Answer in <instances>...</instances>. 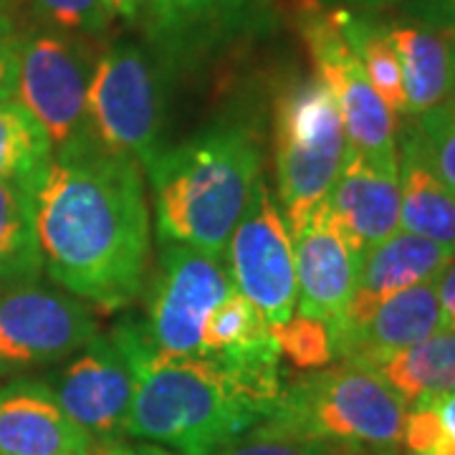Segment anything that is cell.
<instances>
[{
  "label": "cell",
  "instance_id": "cell-6",
  "mask_svg": "<svg viewBox=\"0 0 455 455\" xmlns=\"http://www.w3.org/2000/svg\"><path fill=\"white\" fill-rule=\"evenodd\" d=\"M89 140L147 172L163 152V82L137 44H114L94 61L86 92Z\"/></svg>",
  "mask_w": 455,
  "mask_h": 455
},
{
  "label": "cell",
  "instance_id": "cell-3",
  "mask_svg": "<svg viewBox=\"0 0 455 455\" xmlns=\"http://www.w3.org/2000/svg\"><path fill=\"white\" fill-rule=\"evenodd\" d=\"M160 243L226 253L260 185V149L243 124H218L147 167Z\"/></svg>",
  "mask_w": 455,
  "mask_h": 455
},
{
  "label": "cell",
  "instance_id": "cell-13",
  "mask_svg": "<svg viewBox=\"0 0 455 455\" xmlns=\"http://www.w3.org/2000/svg\"><path fill=\"white\" fill-rule=\"evenodd\" d=\"M289 230L299 286L296 311L329 324L337 347L357 289L359 263L364 253L341 230L326 203L316 205L304 220H299Z\"/></svg>",
  "mask_w": 455,
  "mask_h": 455
},
{
  "label": "cell",
  "instance_id": "cell-32",
  "mask_svg": "<svg viewBox=\"0 0 455 455\" xmlns=\"http://www.w3.org/2000/svg\"><path fill=\"white\" fill-rule=\"evenodd\" d=\"M18 49H20V31L13 18L0 11V101H8L16 94Z\"/></svg>",
  "mask_w": 455,
  "mask_h": 455
},
{
  "label": "cell",
  "instance_id": "cell-31",
  "mask_svg": "<svg viewBox=\"0 0 455 455\" xmlns=\"http://www.w3.org/2000/svg\"><path fill=\"white\" fill-rule=\"evenodd\" d=\"M400 18L455 38V0H405Z\"/></svg>",
  "mask_w": 455,
  "mask_h": 455
},
{
  "label": "cell",
  "instance_id": "cell-21",
  "mask_svg": "<svg viewBox=\"0 0 455 455\" xmlns=\"http://www.w3.org/2000/svg\"><path fill=\"white\" fill-rule=\"evenodd\" d=\"M203 357H220L248 367H281L274 329L235 289L212 309L203 331Z\"/></svg>",
  "mask_w": 455,
  "mask_h": 455
},
{
  "label": "cell",
  "instance_id": "cell-17",
  "mask_svg": "<svg viewBox=\"0 0 455 455\" xmlns=\"http://www.w3.org/2000/svg\"><path fill=\"white\" fill-rule=\"evenodd\" d=\"M443 331L438 301V278L420 286H412L385 299L379 307L347 331L339 341V359L337 362H352V359L372 357L382 352L405 349L418 341L430 339L433 334Z\"/></svg>",
  "mask_w": 455,
  "mask_h": 455
},
{
  "label": "cell",
  "instance_id": "cell-2",
  "mask_svg": "<svg viewBox=\"0 0 455 455\" xmlns=\"http://www.w3.org/2000/svg\"><path fill=\"white\" fill-rule=\"evenodd\" d=\"M134 370L127 438L178 455H208L263 423L281 395V367H248L220 357H163L142 322L112 329Z\"/></svg>",
  "mask_w": 455,
  "mask_h": 455
},
{
  "label": "cell",
  "instance_id": "cell-4",
  "mask_svg": "<svg viewBox=\"0 0 455 455\" xmlns=\"http://www.w3.org/2000/svg\"><path fill=\"white\" fill-rule=\"evenodd\" d=\"M407 405L357 362H334L283 382L266 423L337 455H400Z\"/></svg>",
  "mask_w": 455,
  "mask_h": 455
},
{
  "label": "cell",
  "instance_id": "cell-25",
  "mask_svg": "<svg viewBox=\"0 0 455 455\" xmlns=\"http://www.w3.org/2000/svg\"><path fill=\"white\" fill-rule=\"evenodd\" d=\"M248 0H147V20L164 44H188L190 36L223 26Z\"/></svg>",
  "mask_w": 455,
  "mask_h": 455
},
{
  "label": "cell",
  "instance_id": "cell-9",
  "mask_svg": "<svg viewBox=\"0 0 455 455\" xmlns=\"http://www.w3.org/2000/svg\"><path fill=\"white\" fill-rule=\"evenodd\" d=\"M233 289L226 253L163 243L142 322L149 347L163 357H203L205 324Z\"/></svg>",
  "mask_w": 455,
  "mask_h": 455
},
{
  "label": "cell",
  "instance_id": "cell-1",
  "mask_svg": "<svg viewBox=\"0 0 455 455\" xmlns=\"http://www.w3.org/2000/svg\"><path fill=\"white\" fill-rule=\"evenodd\" d=\"M44 271L92 309H127L149 260L145 170L86 140L53 152L31 182Z\"/></svg>",
  "mask_w": 455,
  "mask_h": 455
},
{
  "label": "cell",
  "instance_id": "cell-38",
  "mask_svg": "<svg viewBox=\"0 0 455 455\" xmlns=\"http://www.w3.org/2000/svg\"><path fill=\"white\" fill-rule=\"evenodd\" d=\"M11 0H0V11H5V5H8Z\"/></svg>",
  "mask_w": 455,
  "mask_h": 455
},
{
  "label": "cell",
  "instance_id": "cell-15",
  "mask_svg": "<svg viewBox=\"0 0 455 455\" xmlns=\"http://www.w3.org/2000/svg\"><path fill=\"white\" fill-rule=\"evenodd\" d=\"M324 203L364 253L400 230V167L374 163L347 147Z\"/></svg>",
  "mask_w": 455,
  "mask_h": 455
},
{
  "label": "cell",
  "instance_id": "cell-14",
  "mask_svg": "<svg viewBox=\"0 0 455 455\" xmlns=\"http://www.w3.org/2000/svg\"><path fill=\"white\" fill-rule=\"evenodd\" d=\"M0 455H104L68 418L46 379L16 377L0 387Z\"/></svg>",
  "mask_w": 455,
  "mask_h": 455
},
{
  "label": "cell",
  "instance_id": "cell-10",
  "mask_svg": "<svg viewBox=\"0 0 455 455\" xmlns=\"http://www.w3.org/2000/svg\"><path fill=\"white\" fill-rule=\"evenodd\" d=\"M94 309L74 293L36 283H8L0 293V377L59 364L97 339Z\"/></svg>",
  "mask_w": 455,
  "mask_h": 455
},
{
  "label": "cell",
  "instance_id": "cell-22",
  "mask_svg": "<svg viewBox=\"0 0 455 455\" xmlns=\"http://www.w3.org/2000/svg\"><path fill=\"white\" fill-rule=\"evenodd\" d=\"M337 11H339L344 36L357 53L359 64L364 68L372 89L400 124L410 114H407L403 71H400V61H397V53H395L390 33H387V20L355 16L344 8H337Z\"/></svg>",
  "mask_w": 455,
  "mask_h": 455
},
{
  "label": "cell",
  "instance_id": "cell-12",
  "mask_svg": "<svg viewBox=\"0 0 455 455\" xmlns=\"http://www.w3.org/2000/svg\"><path fill=\"white\" fill-rule=\"evenodd\" d=\"M56 400L68 418L107 453L114 445L127 443L132 403H134V370L114 334H99L82 352L64 362L46 377Z\"/></svg>",
  "mask_w": 455,
  "mask_h": 455
},
{
  "label": "cell",
  "instance_id": "cell-5",
  "mask_svg": "<svg viewBox=\"0 0 455 455\" xmlns=\"http://www.w3.org/2000/svg\"><path fill=\"white\" fill-rule=\"evenodd\" d=\"M344 152L339 107L326 84L316 74L286 84L274 107L278 208L286 226L293 228L324 203Z\"/></svg>",
  "mask_w": 455,
  "mask_h": 455
},
{
  "label": "cell",
  "instance_id": "cell-27",
  "mask_svg": "<svg viewBox=\"0 0 455 455\" xmlns=\"http://www.w3.org/2000/svg\"><path fill=\"white\" fill-rule=\"evenodd\" d=\"M271 329L281 357L289 359L299 372H316L337 362L334 334L322 319L293 311L289 322Z\"/></svg>",
  "mask_w": 455,
  "mask_h": 455
},
{
  "label": "cell",
  "instance_id": "cell-37",
  "mask_svg": "<svg viewBox=\"0 0 455 455\" xmlns=\"http://www.w3.org/2000/svg\"><path fill=\"white\" fill-rule=\"evenodd\" d=\"M448 104L455 107V64H453V84H451V97H448Z\"/></svg>",
  "mask_w": 455,
  "mask_h": 455
},
{
  "label": "cell",
  "instance_id": "cell-34",
  "mask_svg": "<svg viewBox=\"0 0 455 455\" xmlns=\"http://www.w3.org/2000/svg\"><path fill=\"white\" fill-rule=\"evenodd\" d=\"M324 3L344 8L355 16L379 18L385 13H392V11H400L405 0H324Z\"/></svg>",
  "mask_w": 455,
  "mask_h": 455
},
{
  "label": "cell",
  "instance_id": "cell-19",
  "mask_svg": "<svg viewBox=\"0 0 455 455\" xmlns=\"http://www.w3.org/2000/svg\"><path fill=\"white\" fill-rule=\"evenodd\" d=\"M397 167L400 230L445 245L455 253V190L427 164L405 122L397 140Z\"/></svg>",
  "mask_w": 455,
  "mask_h": 455
},
{
  "label": "cell",
  "instance_id": "cell-35",
  "mask_svg": "<svg viewBox=\"0 0 455 455\" xmlns=\"http://www.w3.org/2000/svg\"><path fill=\"white\" fill-rule=\"evenodd\" d=\"M104 5L112 13V18H122L127 23H134L145 16L147 0H104Z\"/></svg>",
  "mask_w": 455,
  "mask_h": 455
},
{
  "label": "cell",
  "instance_id": "cell-23",
  "mask_svg": "<svg viewBox=\"0 0 455 455\" xmlns=\"http://www.w3.org/2000/svg\"><path fill=\"white\" fill-rule=\"evenodd\" d=\"M44 260L33 228L31 185L0 182V283L38 278Z\"/></svg>",
  "mask_w": 455,
  "mask_h": 455
},
{
  "label": "cell",
  "instance_id": "cell-18",
  "mask_svg": "<svg viewBox=\"0 0 455 455\" xmlns=\"http://www.w3.org/2000/svg\"><path fill=\"white\" fill-rule=\"evenodd\" d=\"M387 33L403 71L407 114L420 116L445 104L453 84L455 38L407 18L387 20Z\"/></svg>",
  "mask_w": 455,
  "mask_h": 455
},
{
  "label": "cell",
  "instance_id": "cell-7",
  "mask_svg": "<svg viewBox=\"0 0 455 455\" xmlns=\"http://www.w3.org/2000/svg\"><path fill=\"white\" fill-rule=\"evenodd\" d=\"M293 23L316 76L337 101L347 147L379 164H397V119L377 97L341 28L339 11L324 0H296Z\"/></svg>",
  "mask_w": 455,
  "mask_h": 455
},
{
  "label": "cell",
  "instance_id": "cell-33",
  "mask_svg": "<svg viewBox=\"0 0 455 455\" xmlns=\"http://www.w3.org/2000/svg\"><path fill=\"white\" fill-rule=\"evenodd\" d=\"M438 301L443 331H455V259L438 278Z\"/></svg>",
  "mask_w": 455,
  "mask_h": 455
},
{
  "label": "cell",
  "instance_id": "cell-29",
  "mask_svg": "<svg viewBox=\"0 0 455 455\" xmlns=\"http://www.w3.org/2000/svg\"><path fill=\"white\" fill-rule=\"evenodd\" d=\"M33 13L49 28L71 36H101L112 23L104 0H31Z\"/></svg>",
  "mask_w": 455,
  "mask_h": 455
},
{
  "label": "cell",
  "instance_id": "cell-16",
  "mask_svg": "<svg viewBox=\"0 0 455 455\" xmlns=\"http://www.w3.org/2000/svg\"><path fill=\"white\" fill-rule=\"evenodd\" d=\"M453 259L455 253L451 248L433 243L407 230H397L382 243L367 248L359 263L357 289L347 311L341 337L362 324L372 314L374 307H379L385 299L440 278ZM339 341H337V359H339Z\"/></svg>",
  "mask_w": 455,
  "mask_h": 455
},
{
  "label": "cell",
  "instance_id": "cell-26",
  "mask_svg": "<svg viewBox=\"0 0 455 455\" xmlns=\"http://www.w3.org/2000/svg\"><path fill=\"white\" fill-rule=\"evenodd\" d=\"M400 455H455V392L407 405Z\"/></svg>",
  "mask_w": 455,
  "mask_h": 455
},
{
  "label": "cell",
  "instance_id": "cell-28",
  "mask_svg": "<svg viewBox=\"0 0 455 455\" xmlns=\"http://www.w3.org/2000/svg\"><path fill=\"white\" fill-rule=\"evenodd\" d=\"M407 130L412 132L415 142L420 147L427 164L435 170L445 185L455 190V107L440 104L420 116L403 119Z\"/></svg>",
  "mask_w": 455,
  "mask_h": 455
},
{
  "label": "cell",
  "instance_id": "cell-30",
  "mask_svg": "<svg viewBox=\"0 0 455 455\" xmlns=\"http://www.w3.org/2000/svg\"><path fill=\"white\" fill-rule=\"evenodd\" d=\"M208 455H337L322 443L278 430L266 420Z\"/></svg>",
  "mask_w": 455,
  "mask_h": 455
},
{
  "label": "cell",
  "instance_id": "cell-36",
  "mask_svg": "<svg viewBox=\"0 0 455 455\" xmlns=\"http://www.w3.org/2000/svg\"><path fill=\"white\" fill-rule=\"evenodd\" d=\"M104 455H178L167 448L152 445V443H142V440H127L122 445H114Z\"/></svg>",
  "mask_w": 455,
  "mask_h": 455
},
{
  "label": "cell",
  "instance_id": "cell-24",
  "mask_svg": "<svg viewBox=\"0 0 455 455\" xmlns=\"http://www.w3.org/2000/svg\"><path fill=\"white\" fill-rule=\"evenodd\" d=\"M53 157L49 134L16 99L0 101V182L31 185Z\"/></svg>",
  "mask_w": 455,
  "mask_h": 455
},
{
  "label": "cell",
  "instance_id": "cell-11",
  "mask_svg": "<svg viewBox=\"0 0 455 455\" xmlns=\"http://www.w3.org/2000/svg\"><path fill=\"white\" fill-rule=\"evenodd\" d=\"M226 263L235 291L243 293L268 324L291 319L299 301L291 230L263 180L228 241Z\"/></svg>",
  "mask_w": 455,
  "mask_h": 455
},
{
  "label": "cell",
  "instance_id": "cell-20",
  "mask_svg": "<svg viewBox=\"0 0 455 455\" xmlns=\"http://www.w3.org/2000/svg\"><path fill=\"white\" fill-rule=\"evenodd\" d=\"M352 362L379 374L405 405L430 395L455 392V331H438L405 349Z\"/></svg>",
  "mask_w": 455,
  "mask_h": 455
},
{
  "label": "cell",
  "instance_id": "cell-8",
  "mask_svg": "<svg viewBox=\"0 0 455 455\" xmlns=\"http://www.w3.org/2000/svg\"><path fill=\"white\" fill-rule=\"evenodd\" d=\"M92 68L89 49L79 36L49 26L20 33L13 99L49 134L53 152L89 140L86 92Z\"/></svg>",
  "mask_w": 455,
  "mask_h": 455
}]
</instances>
